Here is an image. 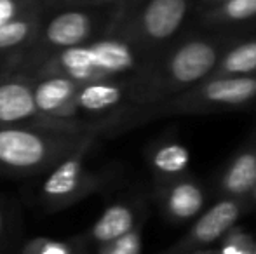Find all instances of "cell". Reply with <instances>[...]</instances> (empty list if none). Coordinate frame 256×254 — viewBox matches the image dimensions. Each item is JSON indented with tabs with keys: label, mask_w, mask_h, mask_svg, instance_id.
<instances>
[{
	"label": "cell",
	"mask_w": 256,
	"mask_h": 254,
	"mask_svg": "<svg viewBox=\"0 0 256 254\" xmlns=\"http://www.w3.org/2000/svg\"><path fill=\"white\" fill-rule=\"evenodd\" d=\"M216 0H199L197 2V10H200V9H206V7H209V5H212Z\"/></svg>",
	"instance_id": "603a6c76"
},
{
	"label": "cell",
	"mask_w": 256,
	"mask_h": 254,
	"mask_svg": "<svg viewBox=\"0 0 256 254\" xmlns=\"http://www.w3.org/2000/svg\"><path fill=\"white\" fill-rule=\"evenodd\" d=\"M94 141L82 146L46 173L38 188V199L46 209L60 211L70 207L100 188L102 178L89 171L86 164V157Z\"/></svg>",
	"instance_id": "52a82bcc"
},
{
	"label": "cell",
	"mask_w": 256,
	"mask_h": 254,
	"mask_svg": "<svg viewBox=\"0 0 256 254\" xmlns=\"http://www.w3.org/2000/svg\"><path fill=\"white\" fill-rule=\"evenodd\" d=\"M192 0H129L115 31L157 58L183 30Z\"/></svg>",
	"instance_id": "8992f818"
},
{
	"label": "cell",
	"mask_w": 256,
	"mask_h": 254,
	"mask_svg": "<svg viewBox=\"0 0 256 254\" xmlns=\"http://www.w3.org/2000/svg\"><path fill=\"white\" fill-rule=\"evenodd\" d=\"M78 89L80 84L61 75H35L34 99L38 113L51 120L72 124L82 131H92L78 117Z\"/></svg>",
	"instance_id": "9c48e42d"
},
{
	"label": "cell",
	"mask_w": 256,
	"mask_h": 254,
	"mask_svg": "<svg viewBox=\"0 0 256 254\" xmlns=\"http://www.w3.org/2000/svg\"><path fill=\"white\" fill-rule=\"evenodd\" d=\"M112 0H38L46 9H58V7H74V5H89V3H103Z\"/></svg>",
	"instance_id": "44dd1931"
},
{
	"label": "cell",
	"mask_w": 256,
	"mask_h": 254,
	"mask_svg": "<svg viewBox=\"0 0 256 254\" xmlns=\"http://www.w3.org/2000/svg\"><path fill=\"white\" fill-rule=\"evenodd\" d=\"M72 244H74V242H72ZM74 246H75V244H74ZM74 254H86V251H84V248H78V246H75Z\"/></svg>",
	"instance_id": "d4e9b609"
},
{
	"label": "cell",
	"mask_w": 256,
	"mask_h": 254,
	"mask_svg": "<svg viewBox=\"0 0 256 254\" xmlns=\"http://www.w3.org/2000/svg\"><path fill=\"white\" fill-rule=\"evenodd\" d=\"M204 28L242 24L256 17V0H216L212 5L197 10Z\"/></svg>",
	"instance_id": "7c38bea8"
},
{
	"label": "cell",
	"mask_w": 256,
	"mask_h": 254,
	"mask_svg": "<svg viewBox=\"0 0 256 254\" xmlns=\"http://www.w3.org/2000/svg\"><path fill=\"white\" fill-rule=\"evenodd\" d=\"M150 166L158 178L176 180L190 166V152L185 145L174 139L158 143L150 152Z\"/></svg>",
	"instance_id": "9a60e30c"
},
{
	"label": "cell",
	"mask_w": 256,
	"mask_h": 254,
	"mask_svg": "<svg viewBox=\"0 0 256 254\" xmlns=\"http://www.w3.org/2000/svg\"><path fill=\"white\" fill-rule=\"evenodd\" d=\"M253 254H256V249H254V251H253Z\"/></svg>",
	"instance_id": "4316f807"
},
{
	"label": "cell",
	"mask_w": 256,
	"mask_h": 254,
	"mask_svg": "<svg viewBox=\"0 0 256 254\" xmlns=\"http://www.w3.org/2000/svg\"><path fill=\"white\" fill-rule=\"evenodd\" d=\"M136 225V213L128 204H114L108 209L103 211L102 216L96 220L91 230L80 239H75L74 244L84 248L86 244L104 246L117 239L124 237L131 230H134Z\"/></svg>",
	"instance_id": "30bf717a"
},
{
	"label": "cell",
	"mask_w": 256,
	"mask_h": 254,
	"mask_svg": "<svg viewBox=\"0 0 256 254\" xmlns=\"http://www.w3.org/2000/svg\"><path fill=\"white\" fill-rule=\"evenodd\" d=\"M4 235V214H2V209H0V239Z\"/></svg>",
	"instance_id": "cb8c5ba5"
},
{
	"label": "cell",
	"mask_w": 256,
	"mask_h": 254,
	"mask_svg": "<svg viewBox=\"0 0 256 254\" xmlns=\"http://www.w3.org/2000/svg\"><path fill=\"white\" fill-rule=\"evenodd\" d=\"M251 195H253V199L256 200V187L253 188V192H251Z\"/></svg>",
	"instance_id": "484cf974"
},
{
	"label": "cell",
	"mask_w": 256,
	"mask_h": 254,
	"mask_svg": "<svg viewBox=\"0 0 256 254\" xmlns=\"http://www.w3.org/2000/svg\"><path fill=\"white\" fill-rule=\"evenodd\" d=\"M40 9L42 5L38 0H0V26L28 14L38 12Z\"/></svg>",
	"instance_id": "ac0fdd59"
},
{
	"label": "cell",
	"mask_w": 256,
	"mask_h": 254,
	"mask_svg": "<svg viewBox=\"0 0 256 254\" xmlns=\"http://www.w3.org/2000/svg\"><path fill=\"white\" fill-rule=\"evenodd\" d=\"M20 59H21V56H0V75L9 71L10 68L18 66Z\"/></svg>",
	"instance_id": "7402d4cb"
},
{
	"label": "cell",
	"mask_w": 256,
	"mask_h": 254,
	"mask_svg": "<svg viewBox=\"0 0 256 254\" xmlns=\"http://www.w3.org/2000/svg\"><path fill=\"white\" fill-rule=\"evenodd\" d=\"M128 3L129 0H112L58 9L42 7L37 37L30 49L21 56L16 68L28 73L54 52L89 44L110 35L124 16Z\"/></svg>",
	"instance_id": "6da1fadb"
},
{
	"label": "cell",
	"mask_w": 256,
	"mask_h": 254,
	"mask_svg": "<svg viewBox=\"0 0 256 254\" xmlns=\"http://www.w3.org/2000/svg\"><path fill=\"white\" fill-rule=\"evenodd\" d=\"M20 126L60 129L70 132H92L40 115L34 99V77L14 66L0 75V127Z\"/></svg>",
	"instance_id": "ba28073f"
},
{
	"label": "cell",
	"mask_w": 256,
	"mask_h": 254,
	"mask_svg": "<svg viewBox=\"0 0 256 254\" xmlns=\"http://www.w3.org/2000/svg\"><path fill=\"white\" fill-rule=\"evenodd\" d=\"M154 61L155 56L114 30L89 44L54 52L28 71V75H61L84 85L143 73Z\"/></svg>",
	"instance_id": "7a4b0ae2"
},
{
	"label": "cell",
	"mask_w": 256,
	"mask_h": 254,
	"mask_svg": "<svg viewBox=\"0 0 256 254\" xmlns=\"http://www.w3.org/2000/svg\"><path fill=\"white\" fill-rule=\"evenodd\" d=\"M256 187V129L248 143L232 157L222 176V188L232 197H242Z\"/></svg>",
	"instance_id": "8fae6325"
},
{
	"label": "cell",
	"mask_w": 256,
	"mask_h": 254,
	"mask_svg": "<svg viewBox=\"0 0 256 254\" xmlns=\"http://www.w3.org/2000/svg\"><path fill=\"white\" fill-rule=\"evenodd\" d=\"M240 214V207L236 200H222L216 206H212L208 213L196 223L192 230V237L200 244L216 241L225 232L234 227Z\"/></svg>",
	"instance_id": "4fadbf2b"
},
{
	"label": "cell",
	"mask_w": 256,
	"mask_h": 254,
	"mask_svg": "<svg viewBox=\"0 0 256 254\" xmlns=\"http://www.w3.org/2000/svg\"><path fill=\"white\" fill-rule=\"evenodd\" d=\"M96 132H70L48 127H0V174L34 176L96 141Z\"/></svg>",
	"instance_id": "3957f363"
},
{
	"label": "cell",
	"mask_w": 256,
	"mask_h": 254,
	"mask_svg": "<svg viewBox=\"0 0 256 254\" xmlns=\"http://www.w3.org/2000/svg\"><path fill=\"white\" fill-rule=\"evenodd\" d=\"M240 75H256V38L234 42L223 52L209 77H240Z\"/></svg>",
	"instance_id": "2e32d148"
},
{
	"label": "cell",
	"mask_w": 256,
	"mask_h": 254,
	"mask_svg": "<svg viewBox=\"0 0 256 254\" xmlns=\"http://www.w3.org/2000/svg\"><path fill=\"white\" fill-rule=\"evenodd\" d=\"M142 253V235L140 230L134 228L124 237L117 239V241L104 244L100 248L98 254H140Z\"/></svg>",
	"instance_id": "ffe728a7"
},
{
	"label": "cell",
	"mask_w": 256,
	"mask_h": 254,
	"mask_svg": "<svg viewBox=\"0 0 256 254\" xmlns=\"http://www.w3.org/2000/svg\"><path fill=\"white\" fill-rule=\"evenodd\" d=\"M232 44L234 38L230 40V37L202 35L190 37L188 40H182L169 49H164L150 68V106L206 80L216 68L223 52Z\"/></svg>",
	"instance_id": "277c9868"
},
{
	"label": "cell",
	"mask_w": 256,
	"mask_h": 254,
	"mask_svg": "<svg viewBox=\"0 0 256 254\" xmlns=\"http://www.w3.org/2000/svg\"><path fill=\"white\" fill-rule=\"evenodd\" d=\"M204 206V193L197 183L190 180H180L172 183L166 197L168 213L176 220L194 218Z\"/></svg>",
	"instance_id": "e0dca14e"
},
{
	"label": "cell",
	"mask_w": 256,
	"mask_h": 254,
	"mask_svg": "<svg viewBox=\"0 0 256 254\" xmlns=\"http://www.w3.org/2000/svg\"><path fill=\"white\" fill-rule=\"evenodd\" d=\"M74 251H75V246L72 242L37 237L28 241L23 246L21 254H74Z\"/></svg>",
	"instance_id": "d6986e66"
},
{
	"label": "cell",
	"mask_w": 256,
	"mask_h": 254,
	"mask_svg": "<svg viewBox=\"0 0 256 254\" xmlns=\"http://www.w3.org/2000/svg\"><path fill=\"white\" fill-rule=\"evenodd\" d=\"M256 103V75L209 77L200 84L138 113L134 124L155 117L240 112Z\"/></svg>",
	"instance_id": "5b68a950"
},
{
	"label": "cell",
	"mask_w": 256,
	"mask_h": 254,
	"mask_svg": "<svg viewBox=\"0 0 256 254\" xmlns=\"http://www.w3.org/2000/svg\"><path fill=\"white\" fill-rule=\"evenodd\" d=\"M40 14H28L0 26V56H23L37 37Z\"/></svg>",
	"instance_id": "5bb4252c"
}]
</instances>
